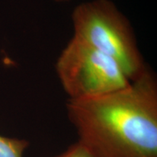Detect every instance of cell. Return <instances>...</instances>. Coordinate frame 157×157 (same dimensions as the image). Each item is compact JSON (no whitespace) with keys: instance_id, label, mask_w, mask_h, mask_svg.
<instances>
[{"instance_id":"6da1fadb","label":"cell","mask_w":157,"mask_h":157,"mask_svg":"<svg viewBox=\"0 0 157 157\" xmlns=\"http://www.w3.org/2000/svg\"><path fill=\"white\" fill-rule=\"evenodd\" d=\"M66 111L93 157H157V82L149 68L118 91L68 99Z\"/></svg>"},{"instance_id":"7a4b0ae2","label":"cell","mask_w":157,"mask_h":157,"mask_svg":"<svg viewBox=\"0 0 157 157\" xmlns=\"http://www.w3.org/2000/svg\"><path fill=\"white\" fill-rule=\"evenodd\" d=\"M74 37L117 63L131 82L148 69L127 17L111 0H92L71 13Z\"/></svg>"},{"instance_id":"3957f363","label":"cell","mask_w":157,"mask_h":157,"mask_svg":"<svg viewBox=\"0 0 157 157\" xmlns=\"http://www.w3.org/2000/svg\"><path fill=\"white\" fill-rule=\"evenodd\" d=\"M56 71L68 99L107 95L131 83L114 60L74 36L57 59Z\"/></svg>"},{"instance_id":"277c9868","label":"cell","mask_w":157,"mask_h":157,"mask_svg":"<svg viewBox=\"0 0 157 157\" xmlns=\"http://www.w3.org/2000/svg\"><path fill=\"white\" fill-rule=\"evenodd\" d=\"M29 146V143L24 139L0 135V157H23Z\"/></svg>"},{"instance_id":"5b68a950","label":"cell","mask_w":157,"mask_h":157,"mask_svg":"<svg viewBox=\"0 0 157 157\" xmlns=\"http://www.w3.org/2000/svg\"><path fill=\"white\" fill-rule=\"evenodd\" d=\"M51 157H93L81 143L76 141L61 154Z\"/></svg>"},{"instance_id":"8992f818","label":"cell","mask_w":157,"mask_h":157,"mask_svg":"<svg viewBox=\"0 0 157 157\" xmlns=\"http://www.w3.org/2000/svg\"><path fill=\"white\" fill-rule=\"evenodd\" d=\"M52 1L56 2H59V3H63V2H66L70 1V0H52Z\"/></svg>"}]
</instances>
